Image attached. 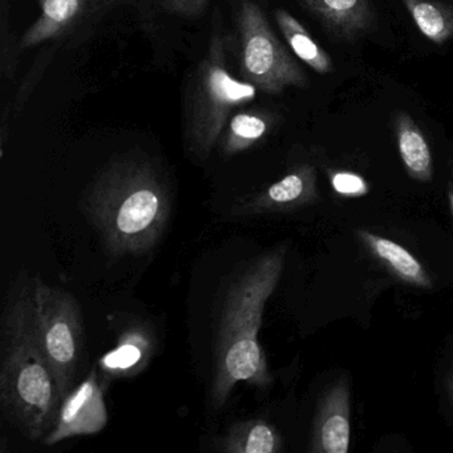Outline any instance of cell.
<instances>
[{
    "label": "cell",
    "mask_w": 453,
    "mask_h": 453,
    "mask_svg": "<svg viewBox=\"0 0 453 453\" xmlns=\"http://www.w3.org/2000/svg\"><path fill=\"white\" fill-rule=\"evenodd\" d=\"M173 196L156 161L139 155L111 161L87 187L81 209L105 251L120 258L150 253L171 219Z\"/></svg>",
    "instance_id": "6da1fadb"
},
{
    "label": "cell",
    "mask_w": 453,
    "mask_h": 453,
    "mask_svg": "<svg viewBox=\"0 0 453 453\" xmlns=\"http://www.w3.org/2000/svg\"><path fill=\"white\" fill-rule=\"evenodd\" d=\"M0 336L2 412L28 440H43L57 421L62 399L36 330L33 277L20 274L7 294Z\"/></svg>",
    "instance_id": "7a4b0ae2"
},
{
    "label": "cell",
    "mask_w": 453,
    "mask_h": 453,
    "mask_svg": "<svg viewBox=\"0 0 453 453\" xmlns=\"http://www.w3.org/2000/svg\"><path fill=\"white\" fill-rule=\"evenodd\" d=\"M285 258L283 245L261 254L227 288L219 315L209 396L213 412L226 404L238 383L266 388L273 381L258 334L267 301L282 277Z\"/></svg>",
    "instance_id": "3957f363"
},
{
    "label": "cell",
    "mask_w": 453,
    "mask_h": 453,
    "mask_svg": "<svg viewBox=\"0 0 453 453\" xmlns=\"http://www.w3.org/2000/svg\"><path fill=\"white\" fill-rule=\"evenodd\" d=\"M229 36L217 25L208 51L190 78L185 95L184 139L190 157L206 161L221 142L233 111L256 99L258 89L227 67Z\"/></svg>",
    "instance_id": "277c9868"
},
{
    "label": "cell",
    "mask_w": 453,
    "mask_h": 453,
    "mask_svg": "<svg viewBox=\"0 0 453 453\" xmlns=\"http://www.w3.org/2000/svg\"><path fill=\"white\" fill-rule=\"evenodd\" d=\"M33 306L39 341L57 376L63 400L78 384L86 354L81 303L70 291L34 277Z\"/></svg>",
    "instance_id": "5b68a950"
},
{
    "label": "cell",
    "mask_w": 453,
    "mask_h": 453,
    "mask_svg": "<svg viewBox=\"0 0 453 453\" xmlns=\"http://www.w3.org/2000/svg\"><path fill=\"white\" fill-rule=\"evenodd\" d=\"M235 26L241 79L267 95L307 86L306 73L275 36L257 2H241Z\"/></svg>",
    "instance_id": "8992f818"
},
{
    "label": "cell",
    "mask_w": 453,
    "mask_h": 453,
    "mask_svg": "<svg viewBox=\"0 0 453 453\" xmlns=\"http://www.w3.org/2000/svg\"><path fill=\"white\" fill-rule=\"evenodd\" d=\"M128 0H39L41 15L26 31L20 49H31L39 44H55L65 39L75 41L89 26L95 25L105 12Z\"/></svg>",
    "instance_id": "52a82bcc"
},
{
    "label": "cell",
    "mask_w": 453,
    "mask_h": 453,
    "mask_svg": "<svg viewBox=\"0 0 453 453\" xmlns=\"http://www.w3.org/2000/svg\"><path fill=\"white\" fill-rule=\"evenodd\" d=\"M104 383L96 367L62 400L57 421L43 439V444L57 445L73 437L102 432L108 424Z\"/></svg>",
    "instance_id": "ba28073f"
},
{
    "label": "cell",
    "mask_w": 453,
    "mask_h": 453,
    "mask_svg": "<svg viewBox=\"0 0 453 453\" xmlns=\"http://www.w3.org/2000/svg\"><path fill=\"white\" fill-rule=\"evenodd\" d=\"M318 198L317 171L310 164H301L266 189L238 201L232 213L235 216L282 213L314 203Z\"/></svg>",
    "instance_id": "9c48e42d"
},
{
    "label": "cell",
    "mask_w": 453,
    "mask_h": 453,
    "mask_svg": "<svg viewBox=\"0 0 453 453\" xmlns=\"http://www.w3.org/2000/svg\"><path fill=\"white\" fill-rule=\"evenodd\" d=\"M157 349L155 328L142 319H134L119 333L118 343L103 355L99 368L103 383L115 379L134 378L150 365Z\"/></svg>",
    "instance_id": "30bf717a"
},
{
    "label": "cell",
    "mask_w": 453,
    "mask_h": 453,
    "mask_svg": "<svg viewBox=\"0 0 453 453\" xmlns=\"http://www.w3.org/2000/svg\"><path fill=\"white\" fill-rule=\"evenodd\" d=\"M349 394L351 391L349 379L342 378L320 397L317 416L314 418L310 452H349L351 436Z\"/></svg>",
    "instance_id": "8fae6325"
},
{
    "label": "cell",
    "mask_w": 453,
    "mask_h": 453,
    "mask_svg": "<svg viewBox=\"0 0 453 453\" xmlns=\"http://www.w3.org/2000/svg\"><path fill=\"white\" fill-rule=\"evenodd\" d=\"M334 38L352 42L365 35L373 22L370 0H299Z\"/></svg>",
    "instance_id": "7c38bea8"
},
{
    "label": "cell",
    "mask_w": 453,
    "mask_h": 453,
    "mask_svg": "<svg viewBox=\"0 0 453 453\" xmlns=\"http://www.w3.org/2000/svg\"><path fill=\"white\" fill-rule=\"evenodd\" d=\"M357 237L371 254L380 261L391 274L407 285L431 288L432 280L421 262L407 249L395 241L381 237L368 230H357Z\"/></svg>",
    "instance_id": "4fadbf2b"
},
{
    "label": "cell",
    "mask_w": 453,
    "mask_h": 453,
    "mask_svg": "<svg viewBox=\"0 0 453 453\" xmlns=\"http://www.w3.org/2000/svg\"><path fill=\"white\" fill-rule=\"evenodd\" d=\"M397 150L405 172L418 182L434 179V157L420 127L408 113L399 112L394 121Z\"/></svg>",
    "instance_id": "5bb4252c"
},
{
    "label": "cell",
    "mask_w": 453,
    "mask_h": 453,
    "mask_svg": "<svg viewBox=\"0 0 453 453\" xmlns=\"http://www.w3.org/2000/svg\"><path fill=\"white\" fill-rule=\"evenodd\" d=\"M216 449L225 453H278L283 441L280 432L262 418L238 421L214 442Z\"/></svg>",
    "instance_id": "9a60e30c"
},
{
    "label": "cell",
    "mask_w": 453,
    "mask_h": 453,
    "mask_svg": "<svg viewBox=\"0 0 453 453\" xmlns=\"http://www.w3.org/2000/svg\"><path fill=\"white\" fill-rule=\"evenodd\" d=\"M274 18L283 38L299 60L320 75L333 73L334 65L330 55L312 39L299 20L283 9H278Z\"/></svg>",
    "instance_id": "2e32d148"
},
{
    "label": "cell",
    "mask_w": 453,
    "mask_h": 453,
    "mask_svg": "<svg viewBox=\"0 0 453 453\" xmlns=\"http://www.w3.org/2000/svg\"><path fill=\"white\" fill-rule=\"evenodd\" d=\"M275 119L262 111L235 113L222 134L221 150L225 156H235L258 144L272 131Z\"/></svg>",
    "instance_id": "e0dca14e"
},
{
    "label": "cell",
    "mask_w": 453,
    "mask_h": 453,
    "mask_svg": "<svg viewBox=\"0 0 453 453\" xmlns=\"http://www.w3.org/2000/svg\"><path fill=\"white\" fill-rule=\"evenodd\" d=\"M421 35L436 46L453 41V4L441 0H402Z\"/></svg>",
    "instance_id": "ac0fdd59"
},
{
    "label": "cell",
    "mask_w": 453,
    "mask_h": 453,
    "mask_svg": "<svg viewBox=\"0 0 453 453\" xmlns=\"http://www.w3.org/2000/svg\"><path fill=\"white\" fill-rule=\"evenodd\" d=\"M330 184L341 197L357 198L368 195L370 185L360 174L349 171H331Z\"/></svg>",
    "instance_id": "d6986e66"
},
{
    "label": "cell",
    "mask_w": 453,
    "mask_h": 453,
    "mask_svg": "<svg viewBox=\"0 0 453 453\" xmlns=\"http://www.w3.org/2000/svg\"><path fill=\"white\" fill-rule=\"evenodd\" d=\"M164 9L173 14L197 17L205 12L208 0H160Z\"/></svg>",
    "instance_id": "ffe728a7"
},
{
    "label": "cell",
    "mask_w": 453,
    "mask_h": 453,
    "mask_svg": "<svg viewBox=\"0 0 453 453\" xmlns=\"http://www.w3.org/2000/svg\"><path fill=\"white\" fill-rule=\"evenodd\" d=\"M448 203H449L450 214L453 217V182H448L447 189Z\"/></svg>",
    "instance_id": "44dd1931"
},
{
    "label": "cell",
    "mask_w": 453,
    "mask_h": 453,
    "mask_svg": "<svg viewBox=\"0 0 453 453\" xmlns=\"http://www.w3.org/2000/svg\"><path fill=\"white\" fill-rule=\"evenodd\" d=\"M447 392L449 396L450 403L453 404V372L450 373L449 378L447 380Z\"/></svg>",
    "instance_id": "7402d4cb"
}]
</instances>
